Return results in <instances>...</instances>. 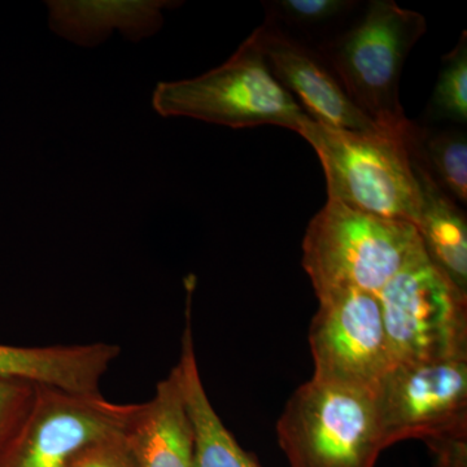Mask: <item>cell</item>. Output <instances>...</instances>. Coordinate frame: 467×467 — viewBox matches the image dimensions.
Here are the masks:
<instances>
[{
    "label": "cell",
    "instance_id": "cell-20",
    "mask_svg": "<svg viewBox=\"0 0 467 467\" xmlns=\"http://www.w3.org/2000/svg\"><path fill=\"white\" fill-rule=\"evenodd\" d=\"M67 467H133L126 451L124 432L91 445Z\"/></svg>",
    "mask_w": 467,
    "mask_h": 467
},
{
    "label": "cell",
    "instance_id": "cell-18",
    "mask_svg": "<svg viewBox=\"0 0 467 467\" xmlns=\"http://www.w3.org/2000/svg\"><path fill=\"white\" fill-rule=\"evenodd\" d=\"M36 389L34 384L0 378V453L26 420Z\"/></svg>",
    "mask_w": 467,
    "mask_h": 467
},
{
    "label": "cell",
    "instance_id": "cell-21",
    "mask_svg": "<svg viewBox=\"0 0 467 467\" xmlns=\"http://www.w3.org/2000/svg\"><path fill=\"white\" fill-rule=\"evenodd\" d=\"M435 467H467V435H445L427 439Z\"/></svg>",
    "mask_w": 467,
    "mask_h": 467
},
{
    "label": "cell",
    "instance_id": "cell-8",
    "mask_svg": "<svg viewBox=\"0 0 467 467\" xmlns=\"http://www.w3.org/2000/svg\"><path fill=\"white\" fill-rule=\"evenodd\" d=\"M317 299L308 334L313 378L376 391L395 365L377 294L343 291Z\"/></svg>",
    "mask_w": 467,
    "mask_h": 467
},
{
    "label": "cell",
    "instance_id": "cell-5",
    "mask_svg": "<svg viewBox=\"0 0 467 467\" xmlns=\"http://www.w3.org/2000/svg\"><path fill=\"white\" fill-rule=\"evenodd\" d=\"M152 106L160 116L192 117L233 129L276 125L297 131L309 116L273 75L254 33L216 69L160 82Z\"/></svg>",
    "mask_w": 467,
    "mask_h": 467
},
{
    "label": "cell",
    "instance_id": "cell-14",
    "mask_svg": "<svg viewBox=\"0 0 467 467\" xmlns=\"http://www.w3.org/2000/svg\"><path fill=\"white\" fill-rule=\"evenodd\" d=\"M411 167L420 189L416 229L429 259L467 294L466 216L416 158Z\"/></svg>",
    "mask_w": 467,
    "mask_h": 467
},
{
    "label": "cell",
    "instance_id": "cell-4",
    "mask_svg": "<svg viewBox=\"0 0 467 467\" xmlns=\"http://www.w3.org/2000/svg\"><path fill=\"white\" fill-rule=\"evenodd\" d=\"M290 467H376L386 450L374 392L312 379L276 422Z\"/></svg>",
    "mask_w": 467,
    "mask_h": 467
},
{
    "label": "cell",
    "instance_id": "cell-9",
    "mask_svg": "<svg viewBox=\"0 0 467 467\" xmlns=\"http://www.w3.org/2000/svg\"><path fill=\"white\" fill-rule=\"evenodd\" d=\"M384 444L467 435V359L396 364L374 391Z\"/></svg>",
    "mask_w": 467,
    "mask_h": 467
},
{
    "label": "cell",
    "instance_id": "cell-6",
    "mask_svg": "<svg viewBox=\"0 0 467 467\" xmlns=\"http://www.w3.org/2000/svg\"><path fill=\"white\" fill-rule=\"evenodd\" d=\"M377 296L395 365L467 359V294L426 251Z\"/></svg>",
    "mask_w": 467,
    "mask_h": 467
},
{
    "label": "cell",
    "instance_id": "cell-13",
    "mask_svg": "<svg viewBox=\"0 0 467 467\" xmlns=\"http://www.w3.org/2000/svg\"><path fill=\"white\" fill-rule=\"evenodd\" d=\"M51 29L79 46L99 45L115 29L140 41L158 33L162 9L178 2H47Z\"/></svg>",
    "mask_w": 467,
    "mask_h": 467
},
{
    "label": "cell",
    "instance_id": "cell-15",
    "mask_svg": "<svg viewBox=\"0 0 467 467\" xmlns=\"http://www.w3.org/2000/svg\"><path fill=\"white\" fill-rule=\"evenodd\" d=\"M189 309L190 306H187V325L182 337L180 361L175 367L180 373L193 425V467H261L236 442L209 400L196 361Z\"/></svg>",
    "mask_w": 467,
    "mask_h": 467
},
{
    "label": "cell",
    "instance_id": "cell-1",
    "mask_svg": "<svg viewBox=\"0 0 467 467\" xmlns=\"http://www.w3.org/2000/svg\"><path fill=\"white\" fill-rule=\"evenodd\" d=\"M422 252L413 223L327 201L306 227L303 266L317 297L343 291L378 294Z\"/></svg>",
    "mask_w": 467,
    "mask_h": 467
},
{
    "label": "cell",
    "instance_id": "cell-11",
    "mask_svg": "<svg viewBox=\"0 0 467 467\" xmlns=\"http://www.w3.org/2000/svg\"><path fill=\"white\" fill-rule=\"evenodd\" d=\"M124 441L133 467H193L195 435L177 367L150 401L135 405Z\"/></svg>",
    "mask_w": 467,
    "mask_h": 467
},
{
    "label": "cell",
    "instance_id": "cell-19",
    "mask_svg": "<svg viewBox=\"0 0 467 467\" xmlns=\"http://www.w3.org/2000/svg\"><path fill=\"white\" fill-rule=\"evenodd\" d=\"M355 5V2L346 0H276L266 3L273 16L297 26L326 23L348 11Z\"/></svg>",
    "mask_w": 467,
    "mask_h": 467
},
{
    "label": "cell",
    "instance_id": "cell-2",
    "mask_svg": "<svg viewBox=\"0 0 467 467\" xmlns=\"http://www.w3.org/2000/svg\"><path fill=\"white\" fill-rule=\"evenodd\" d=\"M425 17L376 0L358 26L322 48L343 90L383 131L409 140L416 126L400 103V77L405 60L426 33Z\"/></svg>",
    "mask_w": 467,
    "mask_h": 467
},
{
    "label": "cell",
    "instance_id": "cell-17",
    "mask_svg": "<svg viewBox=\"0 0 467 467\" xmlns=\"http://www.w3.org/2000/svg\"><path fill=\"white\" fill-rule=\"evenodd\" d=\"M427 116L432 121H467V36H461L456 48L442 58Z\"/></svg>",
    "mask_w": 467,
    "mask_h": 467
},
{
    "label": "cell",
    "instance_id": "cell-7",
    "mask_svg": "<svg viewBox=\"0 0 467 467\" xmlns=\"http://www.w3.org/2000/svg\"><path fill=\"white\" fill-rule=\"evenodd\" d=\"M135 405L38 387L26 420L0 453V467H67L91 445L122 434Z\"/></svg>",
    "mask_w": 467,
    "mask_h": 467
},
{
    "label": "cell",
    "instance_id": "cell-3",
    "mask_svg": "<svg viewBox=\"0 0 467 467\" xmlns=\"http://www.w3.org/2000/svg\"><path fill=\"white\" fill-rule=\"evenodd\" d=\"M296 133L321 160L327 201L416 226L420 196L407 140L392 134L339 130L310 116Z\"/></svg>",
    "mask_w": 467,
    "mask_h": 467
},
{
    "label": "cell",
    "instance_id": "cell-12",
    "mask_svg": "<svg viewBox=\"0 0 467 467\" xmlns=\"http://www.w3.org/2000/svg\"><path fill=\"white\" fill-rule=\"evenodd\" d=\"M116 344L16 347L0 344V378L47 389L94 395L119 358Z\"/></svg>",
    "mask_w": 467,
    "mask_h": 467
},
{
    "label": "cell",
    "instance_id": "cell-16",
    "mask_svg": "<svg viewBox=\"0 0 467 467\" xmlns=\"http://www.w3.org/2000/svg\"><path fill=\"white\" fill-rule=\"evenodd\" d=\"M416 158L439 187L462 204L467 202V138L465 131H431L416 126L408 143Z\"/></svg>",
    "mask_w": 467,
    "mask_h": 467
},
{
    "label": "cell",
    "instance_id": "cell-10",
    "mask_svg": "<svg viewBox=\"0 0 467 467\" xmlns=\"http://www.w3.org/2000/svg\"><path fill=\"white\" fill-rule=\"evenodd\" d=\"M254 34L273 75L299 97L313 119L352 133L389 134L349 99L322 57L270 24Z\"/></svg>",
    "mask_w": 467,
    "mask_h": 467
}]
</instances>
